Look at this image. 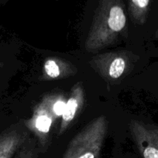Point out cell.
Instances as JSON below:
<instances>
[{"label": "cell", "mask_w": 158, "mask_h": 158, "mask_svg": "<svg viewBox=\"0 0 158 158\" xmlns=\"http://www.w3.org/2000/svg\"><path fill=\"white\" fill-rule=\"evenodd\" d=\"M40 151L35 140L28 138L26 143L15 154V158H38Z\"/></svg>", "instance_id": "cell-11"}, {"label": "cell", "mask_w": 158, "mask_h": 158, "mask_svg": "<svg viewBox=\"0 0 158 158\" xmlns=\"http://www.w3.org/2000/svg\"><path fill=\"white\" fill-rule=\"evenodd\" d=\"M155 36H156V38L158 40V29H157V30H156V34H155Z\"/></svg>", "instance_id": "cell-12"}, {"label": "cell", "mask_w": 158, "mask_h": 158, "mask_svg": "<svg viewBox=\"0 0 158 158\" xmlns=\"http://www.w3.org/2000/svg\"><path fill=\"white\" fill-rule=\"evenodd\" d=\"M128 35L127 18L120 0H102L97 8L85 43L88 52L116 44Z\"/></svg>", "instance_id": "cell-1"}, {"label": "cell", "mask_w": 158, "mask_h": 158, "mask_svg": "<svg viewBox=\"0 0 158 158\" xmlns=\"http://www.w3.org/2000/svg\"><path fill=\"white\" fill-rule=\"evenodd\" d=\"M107 131V117L94 118L71 139L62 158H100Z\"/></svg>", "instance_id": "cell-2"}, {"label": "cell", "mask_w": 158, "mask_h": 158, "mask_svg": "<svg viewBox=\"0 0 158 158\" xmlns=\"http://www.w3.org/2000/svg\"><path fill=\"white\" fill-rule=\"evenodd\" d=\"M129 131L143 158H158V126L132 120Z\"/></svg>", "instance_id": "cell-5"}, {"label": "cell", "mask_w": 158, "mask_h": 158, "mask_svg": "<svg viewBox=\"0 0 158 158\" xmlns=\"http://www.w3.org/2000/svg\"><path fill=\"white\" fill-rule=\"evenodd\" d=\"M85 94L83 83L77 82L71 89V94L67 100L64 112L60 118L57 135L61 136L66 132L81 112L85 104Z\"/></svg>", "instance_id": "cell-6"}, {"label": "cell", "mask_w": 158, "mask_h": 158, "mask_svg": "<svg viewBox=\"0 0 158 158\" xmlns=\"http://www.w3.org/2000/svg\"><path fill=\"white\" fill-rule=\"evenodd\" d=\"M28 140L27 133L17 127L0 134V158H12Z\"/></svg>", "instance_id": "cell-8"}, {"label": "cell", "mask_w": 158, "mask_h": 158, "mask_svg": "<svg viewBox=\"0 0 158 158\" xmlns=\"http://www.w3.org/2000/svg\"><path fill=\"white\" fill-rule=\"evenodd\" d=\"M44 99L46 100L50 111L53 114L55 120H57L61 118L64 112L67 100H68L65 96L62 94H49L45 96Z\"/></svg>", "instance_id": "cell-9"}, {"label": "cell", "mask_w": 158, "mask_h": 158, "mask_svg": "<svg viewBox=\"0 0 158 158\" xmlns=\"http://www.w3.org/2000/svg\"><path fill=\"white\" fill-rule=\"evenodd\" d=\"M55 118L50 111L46 100H43L35 106L31 117L25 120L24 125L37 138L40 151H46L50 142V131Z\"/></svg>", "instance_id": "cell-4"}, {"label": "cell", "mask_w": 158, "mask_h": 158, "mask_svg": "<svg viewBox=\"0 0 158 158\" xmlns=\"http://www.w3.org/2000/svg\"><path fill=\"white\" fill-rule=\"evenodd\" d=\"M138 56L129 50H119L98 54L89 64L94 72L108 85L117 84L126 77L137 62Z\"/></svg>", "instance_id": "cell-3"}, {"label": "cell", "mask_w": 158, "mask_h": 158, "mask_svg": "<svg viewBox=\"0 0 158 158\" xmlns=\"http://www.w3.org/2000/svg\"><path fill=\"white\" fill-rule=\"evenodd\" d=\"M150 0H129V13L133 22L143 25L146 21V13Z\"/></svg>", "instance_id": "cell-10"}, {"label": "cell", "mask_w": 158, "mask_h": 158, "mask_svg": "<svg viewBox=\"0 0 158 158\" xmlns=\"http://www.w3.org/2000/svg\"><path fill=\"white\" fill-rule=\"evenodd\" d=\"M77 73V68L68 60L56 56L48 57L43 66V73L40 77L42 81L59 80L68 78Z\"/></svg>", "instance_id": "cell-7"}]
</instances>
